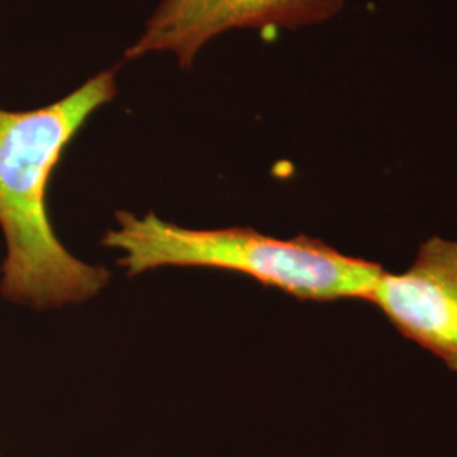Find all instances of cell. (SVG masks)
<instances>
[{
    "label": "cell",
    "instance_id": "obj_4",
    "mask_svg": "<svg viewBox=\"0 0 457 457\" xmlns=\"http://www.w3.org/2000/svg\"><path fill=\"white\" fill-rule=\"evenodd\" d=\"M366 302L457 373V241L428 239L405 273L383 271Z\"/></svg>",
    "mask_w": 457,
    "mask_h": 457
},
{
    "label": "cell",
    "instance_id": "obj_3",
    "mask_svg": "<svg viewBox=\"0 0 457 457\" xmlns=\"http://www.w3.org/2000/svg\"><path fill=\"white\" fill-rule=\"evenodd\" d=\"M345 0H160L126 60L170 53L190 70L202 48L234 29H298L330 21Z\"/></svg>",
    "mask_w": 457,
    "mask_h": 457
},
{
    "label": "cell",
    "instance_id": "obj_1",
    "mask_svg": "<svg viewBox=\"0 0 457 457\" xmlns=\"http://www.w3.org/2000/svg\"><path fill=\"white\" fill-rule=\"evenodd\" d=\"M115 97L117 68H111L39 109L0 107V294L7 302L58 311L96 298L109 285L105 268L79 260L58 239L48 188L68 145Z\"/></svg>",
    "mask_w": 457,
    "mask_h": 457
},
{
    "label": "cell",
    "instance_id": "obj_2",
    "mask_svg": "<svg viewBox=\"0 0 457 457\" xmlns=\"http://www.w3.org/2000/svg\"><path fill=\"white\" fill-rule=\"evenodd\" d=\"M136 277L160 268H211L253 278L298 300H366L383 268L307 236L278 239L251 228H190L156 213H115L102 239Z\"/></svg>",
    "mask_w": 457,
    "mask_h": 457
}]
</instances>
